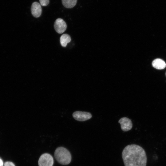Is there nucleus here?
Returning <instances> with one entry per match:
<instances>
[{
  "label": "nucleus",
  "mask_w": 166,
  "mask_h": 166,
  "mask_svg": "<svg viewBox=\"0 0 166 166\" xmlns=\"http://www.w3.org/2000/svg\"><path fill=\"white\" fill-rule=\"evenodd\" d=\"M4 166H15V165L12 162L7 161L5 163Z\"/></svg>",
  "instance_id": "f8f14e48"
},
{
  "label": "nucleus",
  "mask_w": 166,
  "mask_h": 166,
  "mask_svg": "<svg viewBox=\"0 0 166 166\" xmlns=\"http://www.w3.org/2000/svg\"><path fill=\"white\" fill-rule=\"evenodd\" d=\"M77 1V0H62V3L65 8H71L75 6Z\"/></svg>",
  "instance_id": "9d476101"
},
{
  "label": "nucleus",
  "mask_w": 166,
  "mask_h": 166,
  "mask_svg": "<svg viewBox=\"0 0 166 166\" xmlns=\"http://www.w3.org/2000/svg\"><path fill=\"white\" fill-rule=\"evenodd\" d=\"M122 156L125 166H146L145 152L138 145L132 144L126 146L123 150Z\"/></svg>",
  "instance_id": "f257e3e1"
},
{
  "label": "nucleus",
  "mask_w": 166,
  "mask_h": 166,
  "mask_svg": "<svg viewBox=\"0 0 166 166\" xmlns=\"http://www.w3.org/2000/svg\"><path fill=\"white\" fill-rule=\"evenodd\" d=\"M152 65L154 68L157 69H162L166 67L165 62L160 58H156L152 62Z\"/></svg>",
  "instance_id": "6e6552de"
},
{
  "label": "nucleus",
  "mask_w": 166,
  "mask_h": 166,
  "mask_svg": "<svg viewBox=\"0 0 166 166\" xmlns=\"http://www.w3.org/2000/svg\"><path fill=\"white\" fill-rule=\"evenodd\" d=\"M40 4L43 6H46L49 3V0H39Z\"/></svg>",
  "instance_id": "9b49d317"
},
{
  "label": "nucleus",
  "mask_w": 166,
  "mask_h": 166,
  "mask_svg": "<svg viewBox=\"0 0 166 166\" xmlns=\"http://www.w3.org/2000/svg\"></svg>",
  "instance_id": "4468645a"
},
{
  "label": "nucleus",
  "mask_w": 166,
  "mask_h": 166,
  "mask_svg": "<svg viewBox=\"0 0 166 166\" xmlns=\"http://www.w3.org/2000/svg\"><path fill=\"white\" fill-rule=\"evenodd\" d=\"M53 159L52 156L48 153H44L40 157L38 164L39 166H53Z\"/></svg>",
  "instance_id": "7ed1b4c3"
},
{
  "label": "nucleus",
  "mask_w": 166,
  "mask_h": 166,
  "mask_svg": "<svg viewBox=\"0 0 166 166\" xmlns=\"http://www.w3.org/2000/svg\"><path fill=\"white\" fill-rule=\"evenodd\" d=\"M71 40L70 36L67 34L62 35L60 38V42L61 45L65 47L67 43L69 42Z\"/></svg>",
  "instance_id": "1a4fd4ad"
},
{
  "label": "nucleus",
  "mask_w": 166,
  "mask_h": 166,
  "mask_svg": "<svg viewBox=\"0 0 166 166\" xmlns=\"http://www.w3.org/2000/svg\"><path fill=\"white\" fill-rule=\"evenodd\" d=\"M54 156L57 160L63 165L69 164L71 160L70 152L63 147H59L56 149L54 152Z\"/></svg>",
  "instance_id": "f03ea898"
},
{
  "label": "nucleus",
  "mask_w": 166,
  "mask_h": 166,
  "mask_svg": "<svg viewBox=\"0 0 166 166\" xmlns=\"http://www.w3.org/2000/svg\"><path fill=\"white\" fill-rule=\"evenodd\" d=\"M31 11L34 17L36 18L39 17L42 12V8L40 4L37 2H34L31 5Z\"/></svg>",
  "instance_id": "0eeeda50"
},
{
  "label": "nucleus",
  "mask_w": 166,
  "mask_h": 166,
  "mask_svg": "<svg viewBox=\"0 0 166 166\" xmlns=\"http://www.w3.org/2000/svg\"><path fill=\"white\" fill-rule=\"evenodd\" d=\"M118 122L121 124L122 130L124 132L128 131L132 128V124L131 121L126 117L121 118Z\"/></svg>",
  "instance_id": "423d86ee"
},
{
  "label": "nucleus",
  "mask_w": 166,
  "mask_h": 166,
  "mask_svg": "<svg viewBox=\"0 0 166 166\" xmlns=\"http://www.w3.org/2000/svg\"><path fill=\"white\" fill-rule=\"evenodd\" d=\"M3 166V162L2 160L0 158V166Z\"/></svg>",
  "instance_id": "ddd939ff"
},
{
  "label": "nucleus",
  "mask_w": 166,
  "mask_h": 166,
  "mask_svg": "<svg viewBox=\"0 0 166 166\" xmlns=\"http://www.w3.org/2000/svg\"><path fill=\"white\" fill-rule=\"evenodd\" d=\"M72 115L75 120L80 121H87L92 117L91 114L89 112L80 111L74 112Z\"/></svg>",
  "instance_id": "20e7f679"
},
{
  "label": "nucleus",
  "mask_w": 166,
  "mask_h": 166,
  "mask_svg": "<svg viewBox=\"0 0 166 166\" xmlns=\"http://www.w3.org/2000/svg\"><path fill=\"white\" fill-rule=\"evenodd\" d=\"M54 26L55 31L59 34L64 32L67 28L65 22L61 18H58L55 20Z\"/></svg>",
  "instance_id": "39448f33"
}]
</instances>
